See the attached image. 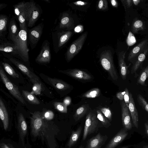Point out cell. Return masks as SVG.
<instances>
[{
  "label": "cell",
  "mask_w": 148,
  "mask_h": 148,
  "mask_svg": "<svg viewBox=\"0 0 148 148\" xmlns=\"http://www.w3.org/2000/svg\"><path fill=\"white\" fill-rule=\"evenodd\" d=\"M27 29L20 30L18 36L12 41L17 49L20 60L29 62V49L27 46Z\"/></svg>",
  "instance_id": "6da1fadb"
},
{
  "label": "cell",
  "mask_w": 148,
  "mask_h": 148,
  "mask_svg": "<svg viewBox=\"0 0 148 148\" xmlns=\"http://www.w3.org/2000/svg\"><path fill=\"white\" fill-rule=\"evenodd\" d=\"M100 60L101 66L109 73L112 78L116 80L118 79V76L110 51L106 50L102 52L100 55Z\"/></svg>",
  "instance_id": "7a4b0ae2"
},
{
  "label": "cell",
  "mask_w": 148,
  "mask_h": 148,
  "mask_svg": "<svg viewBox=\"0 0 148 148\" xmlns=\"http://www.w3.org/2000/svg\"><path fill=\"white\" fill-rule=\"evenodd\" d=\"M56 30L52 32V38L53 49L57 53L69 40L73 33L70 31Z\"/></svg>",
  "instance_id": "3957f363"
},
{
  "label": "cell",
  "mask_w": 148,
  "mask_h": 148,
  "mask_svg": "<svg viewBox=\"0 0 148 148\" xmlns=\"http://www.w3.org/2000/svg\"><path fill=\"white\" fill-rule=\"evenodd\" d=\"M1 52L22 72L26 75L33 84L36 83L41 84L40 78L16 58L5 52L2 51Z\"/></svg>",
  "instance_id": "277c9868"
},
{
  "label": "cell",
  "mask_w": 148,
  "mask_h": 148,
  "mask_svg": "<svg viewBox=\"0 0 148 148\" xmlns=\"http://www.w3.org/2000/svg\"><path fill=\"white\" fill-rule=\"evenodd\" d=\"M29 2H21L14 6L15 14L19 24L20 30L27 29V21Z\"/></svg>",
  "instance_id": "5b68a950"
},
{
  "label": "cell",
  "mask_w": 148,
  "mask_h": 148,
  "mask_svg": "<svg viewBox=\"0 0 148 148\" xmlns=\"http://www.w3.org/2000/svg\"><path fill=\"white\" fill-rule=\"evenodd\" d=\"M0 76L2 81L11 94L23 104H26L25 99L18 88L8 78L1 65L0 66Z\"/></svg>",
  "instance_id": "8992f818"
},
{
  "label": "cell",
  "mask_w": 148,
  "mask_h": 148,
  "mask_svg": "<svg viewBox=\"0 0 148 148\" xmlns=\"http://www.w3.org/2000/svg\"><path fill=\"white\" fill-rule=\"evenodd\" d=\"M87 35V32H85L70 45L66 53V58L68 62H70L80 51Z\"/></svg>",
  "instance_id": "52a82bcc"
},
{
  "label": "cell",
  "mask_w": 148,
  "mask_h": 148,
  "mask_svg": "<svg viewBox=\"0 0 148 148\" xmlns=\"http://www.w3.org/2000/svg\"><path fill=\"white\" fill-rule=\"evenodd\" d=\"M42 10L40 6L34 1L29 2L27 24L29 27H32L40 17Z\"/></svg>",
  "instance_id": "ba28073f"
},
{
  "label": "cell",
  "mask_w": 148,
  "mask_h": 148,
  "mask_svg": "<svg viewBox=\"0 0 148 148\" xmlns=\"http://www.w3.org/2000/svg\"><path fill=\"white\" fill-rule=\"evenodd\" d=\"M96 115L90 112L87 115L84 130L82 139L85 140L88 136L94 132L97 127L98 121Z\"/></svg>",
  "instance_id": "9c48e42d"
},
{
  "label": "cell",
  "mask_w": 148,
  "mask_h": 148,
  "mask_svg": "<svg viewBox=\"0 0 148 148\" xmlns=\"http://www.w3.org/2000/svg\"><path fill=\"white\" fill-rule=\"evenodd\" d=\"M42 113L39 111H36L31 118V126L32 134L35 136H38L39 132L45 125Z\"/></svg>",
  "instance_id": "30bf717a"
},
{
  "label": "cell",
  "mask_w": 148,
  "mask_h": 148,
  "mask_svg": "<svg viewBox=\"0 0 148 148\" xmlns=\"http://www.w3.org/2000/svg\"><path fill=\"white\" fill-rule=\"evenodd\" d=\"M50 42L47 40L43 42L40 52L35 59V61L41 64H49L51 59Z\"/></svg>",
  "instance_id": "8fae6325"
},
{
  "label": "cell",
  "mask_w": 148,
  "mask_h": 148,
  "mask_svg": "<svg viewBox=\"0 0 148 148\" xmlns=\"http://www.w3.org/2000/svg\"><path fill=\"white\" fill-rule=\"evenodd\" d=\"M43 28L44 23L42 22L29 29V41L32 49L36 46L42 35Z\"/></svg>",
  "instance_id": "7c38bea8"
},
{
  "label": "cell",
  "mask_w": 148,
  "mask_h": 148,
  "mask_svg": "<svg viewBox=\"0 0 148 148\" xmlns=\"http://www.w3.org/2000/svg\"><path fill=\"white\" fill-rule=\"evenodd\" d=\"M0 51L8 53L20 60L17 47L12 41L6 38L3 40H0Z\"/></svg>",
  "instance_id": "4fadbf2b"
},
{
  "label": "cell",
  "mask_w": 148,
  "mask_h": 148,
  "mask_svg": "<svg viewBox=\"0 0 148 148\" xmlns=\"http://www.w3.org/2000/svg\"><path fill=\"white\" fill-rule=\"evenodd\" d=\"M40 75L43 80L56 90L58 91L65 90L70 88V85L66 82L61 79L51 78L45 75Z\"/></svg>",
  "instance_id": "5bb4252c"
},
{
  "label": "cell",
  "mask_w": 148,
  "mask_h": 148,
  "mask_svg": "<svg viewBox=\"0 0 148 148\" xmlns=\"http://www.w3.org/2000/svg\"><path fill=\"white\" fill-rule=\"evenodd\" d=\"M58 72L73 78L80 80H88L92 78L91 76L87 72L78 69L59 70Z\"/></svg>",
  "instance_id": "9a60e30c"
},
{
  "label": "cell",
  "mask_w": 148,
  "mask_h": 148,
  "mask_svg": "<svg viewBox=\"0 0 148 148\" xmlns=\"http://www.w3.org/2000/svg\"><path fill=\"white\" fill-rule=\"evenodd\" d=\"M148 46V40H142L131 50L128 55V60L134 62L139 55Z\"/></svg>",
  "instance_id": "2e32d148"
},
{
  "label": "cell",
  "mask_w": 148,
  "mask_h": 148,
  "mask_svg": "<svg viewBox=\"0 0 148 148\" xmlns=\"http://www.w3.org/2000/svg\"><path fill=\"white\" fill-rule=\"evenodd\" d=\"M121 110L122 122L124 128L127 131L131 129L132 127L130 114L129 112L128 107L127 106L124 100L121 102Z\"/></svg>",
  "instance_id": "e0dca14e"
},
{
  "label": "cell",
  "mask_w": 148,
  "mask_h": 148,
  "mask_svg": "<svg viewBox=\"0 0 148 148\" xmlns=\"http://www.w3.org/2000/svg\"><path fill=\"white\" fill-rule=\"evenodd\" d=\"M74 26V21L68 13L64 12L62 13L59 18L58 29H66L69 30ZM57 30V29H56Z\"/></svg>",
  "instance_id": "ac0fdd59"
},
{
  "label": "cell",
  "mask_w": 148,
  "mask_h": 148,
  "mask_svg": "<svg viewBox=\"0 0 148 148\" xmlns=\"http://www.w3.org/2000/svg\"><path fill=\"white\" fill-rule=\"evenodd\" d=\"M127 131L124 128L121 129L104 148H115L128 135Z\"/></svg>",
  "instance_id": "d6986e66"
},
{
  "label": "cell",
  "mask_w": 148,
  "mask_h": 148,
  "mask_svg": "<svg viewBox=\"0 0 148 148\" xmlns=\"http://www.w3.org/2000/svg\"><path fill=\"white\" fill-rule=\"evenodd\" d=\"M108 138L107 135H102L99 133L88 140L86 148H101Z\"/></svg>",
  "instance_id": "ffe728a7"
},
{
  "label": "cell",
  "mask_w": 148,
  "mask_h": 148,
  "mask_svg": "<svg viewBox=\"0 0 148 148\" xmlns=\"http://www.w3.org/2000/svg\"><path fill=\"white\" fill-rule=\"evenodd\" d=\"M129 96L130 100L128 105L129 110L132 118L133 124L136 128H138L139 121L138 112L135 106L132 95L130 92L129 93Z\"/></svg>",
  "instance_id": "44dd1931"
},
{
  "label": "cell",
  "mask_w": 148,
  "mask_h": 148,
  "mask_svg": "<svg viewBox=\"0 0 148 148\" xmlns=\"http://www.w3.org/2000/svg\"><path fill=\"white\" fill-rule=\"evenodd\" d=\"M126 51H122L118 53V63L121 76L123 80L126 79L128 67L125 61Z\"/></svg>",
  "instance_id": "7402d4cb"
},
{
  "label": "cell",
  "mask_w": 148,
  "mask_h": 148,
  "mask_svg": "<svg viewBox=\"0 0 148 148\" xmlns=\"http://www.w3.org/2000/svg\"><path fill=\"white\" fill-rule=\"evenodd\" d=\"M8 31L7 39L9 40L12 41L18 36L20 31L14 16H13L9 21Z\"/></svg>",
  "instance_id": "603a6c76"
},
{
  "label": "cell",
  "mask_w": 148,
  "mask_h": 148,
  "mask_svg": "<svg viewBox=\"0 0 148 148\" xmlns=\"http://www.w3.org/2000/svg\"><path fill=\"white\" fill-rule=\"evenodd\" d=\"M18 127L21 139L23 144L24 138L27 132V126L24 116L21 113H19L18 116Z\"/></svg>",
  "instance_id": "cb8c5ba5"
},
{
  "label": "cell",
  "mask_w": 148,
  "mask_h": 148,
  "mask_svg": "<svg viewBox=\"0 0 148 148\" xmlns=\"http://www.w3.org/2000/svg\"><path fill=\"white\" fill-rule=\"evenodd\" d=\"M9 18L6 15H0V40L6 39L9 23Z\"/></svg>",
  "instance_id": "d4e9b609"
},
{
  "label": "cell",
  "mask_w": 148,
  "mask_h": 148,
  "mask_svg": "<svg viewBox=\"0 0 148 148\" xmlns=\"http://www.w3.org/2000/svg\"><path fill=\"white\" fill-rule=\"evenodd\" d=\"M0 118L5 130L8 128L9 125V118L7 111L4 103L0 98Z\"/></svg>",
  "instance_id": "484cf974"
},
{
  "label": "cell",
  "mask_w": 148,
  "mask_h": 148,
  "mask_svg": "<svg viewBox=\"0 0 148 148\" xmlns=\"http://www.w3.org/2000/svg\"><path fill=\"white\" fill-rule=\"evenodd\" d=\"M148 53V46L137 57L134 62L131 71V74L135 73L145 60Z\"/></svg>",
  "instance_id": "4316f807"
},
{
  "label": "cell",
  "mask_w": 148,
  "mask_h": 148,
  "mask_svg": "<svg viewBox=\"0 0 148 148\" xmlns=\"http://www.w3.org/2000/svg\"><path fill=\"white\" fill-rule=\"evenodd\" d=\"M82 130V127L80 126L76 131L72 132L67 144L69 148H71L76 144L80 135Z\"/></svg>",
  "instance_id": "83f0119b"
},
{
  "label": "cell",
  "mask_w": 148,
  "mask_h": 148,
  "mask_svg": "<svg viewBox=\"0 0 148 148\" xmlns=\"http://www.w3.org/2000/svg\"><path fill=\"white\" fill-rule=\"evenodd\" d=\"M22 95L24 99H25L30 104L38 105L40 103L38 99L32 92H30L27 90H22Z\"/></svg>",
  "instance_id": "f1b7e54d"
},
{
  "label": "cell",
  "mask_w": 148,
  "mask_h": 148,
  "mask_svg": "<svg viewBox=\"0 0 148 148\" xmlns=\"http://www.w3.org/2000/svg\"><path fill=\"white\" fill-rule=\"evenodd\" d=\"M88 108V104H84L79 107L73 115L75 120V121H78L83 117L87 112Z\"/></svg>",
  "instance_id": "f546056e"
},
{
  "label": "cell",
  "mask_w": 148,
  "mask_h": 148,
  "mask_svg": "<svg viewBox=\"0 0 148 148\" xmlns=\"http://www.w3.org/2000/svg\"><path fill=\"white\" fill-rule=\"evenodd\" d=\"M148 77V65L142 71L138 79V83L142 86L145 85V81Z\"/></svg>",
  "instance_id": "4dcf8cb0"
},
{
  "label": "cell",
  "mask_w": 148,
  "mask_h": 148,
  "mask_svg": "<svg viewBox=\"0 0 148 148\" xmlns=\"http://www.w3.org/2000/svg\"><path fill=\"white\" fill-rule=\"evenodd\" d=\"M100 94V91L98 88H92L84 93L82 97L87 98H95Z\"/></svg>",
  "instance_id": "1f68e13d"
},
{
  "label": "cell",
  "mask_w": 148,
  "mask_h": 148,
  "mask_svg": "<svg viewBox=\"0 0 148 148\" xmlns=\"http://www.w3.org/2000/svg\"><path fill=\"white\" fill-rule=\"evenodd\" d=\"M2 65L6 72L14 78L19 77L18 75L8 63L3 62L2 63Z\"/></svg>",
  "instance_id": "d6a6232c"
},
{
  "label": "cell",
  "mask_w": 148,
  "mask_h": 148,
  "mask_svg": "<svg viewBox=\"0 0 148 148\" xmlns=\"http://www.w3.org/2000/svg\"><path fill=\"white\" fill-rule=\"evenodd\" d=\"M144 29V25L143 22L140 20L135 21L133 23L132 26V31L134 33H136L140 30Z\"/></svg>",
  "instance_id": "836d02e7"
},
{
  "label": "cell",
  "mask_w": 148,
  "mask_h": 148,
  "mask_svg": "<svg viewBox=\"0 0 148 148\" xmlns=\"http://www.w3.org/2000/svg\"><path fill=\"white\" fill-rule=\"evenodd\" d=\"M97 117L101 122L103 126L106 128H108L111 125L109 120L102 113L100 110L97 111Z\"/></svg>",
  "instance_id": "e575fe53"
},
{
  "label": "cell",
  "mask_w": 148,
  "mask_h": 148,
  "mask_svg": "<svg viewBox=\"0 0 148 148\" xmlns=\"http://www.w3.org/2000/svg\"><path fill=\"white\" fill-rule=\"evenodd\" d=\"M53 104L55 108L60 112H67V106L63 102L55 101L53 103Z\"/></svg>",
  "instance_id": "d590c367"
},
{
  "label": "cell",
  "mask_w": 148,
  "mask_h": 148,
  "mask_svg": "<svg viewBox=\"0 0 148 148\" xmlns=\"http://www.w3.org/2000/svg\"><path fill=\"white\" fill-rule=\"evenodd\" d=\"M137 100L139 105L148 113V103L143 96L140 94L137 96Z\"/></svg>",
  "instance_id": "8d00e7d4"
},
{
  "label": "cell",
  "mask_w": 148,
  "mask_h": 148,
  "mask_svg": "<svg viewBox=\"0 0 148 148\" xmlns=\"http://www.w3.org/2000/svg\"><path fill=\"white\" fill-rule=\"evenodd\" d=\"M126 43L128 46H131L136 42V40L134 34L130 31L127 36Z\"/></svg>",
  "instance_id": "74e56055"
},
{
  "label": "cell",
  "mask_w": 148,
  "mask_h": 148,
  "mask_svg": "<svg viewBox=\"0 0 148 148\" xmlns=\"http://www.w3.org/2000/svg\"><path fill=\"white\" fill-rule=\"evenodd\" d=\"M100 110L101 113L109 121H112V113L109 108L106 107H103L101 108Z\"/></svg>",
  "instance_id": "f35d334b"
},
{
  "label": "cell",
  "mask_w": 148,
  "mask_h": 148,
  "mask_svg": "<svg viewBox=\"0 0 148 148\" xmlns=\"http://www.w3.org/2000/svg\"><path fill=\"white\" fill-rule=\"evenodd\" d=\"M41 85V84L39 83L34 84L32 88V92L36 95L40 94L42 90Z\"/></svg>",
  "instance_id": "ab89813d"
},
{
  "label": "cell",
  "mask_w": 148,
  "mask_h": 148,
  "mask_svg": "<svg viewBox=\"0 0 148 148\" xmlns=\"http://www.w3.org/2000/svg\"><path fill=\"white\" fill-rule=\"evenodd\" d=\"M42 114L43 118L47 120H51L54 118V114L53 112L49 110L45 111Z\"/></svg>",
  "instance_id": "60d3db41"
},
{
  "label": "cell",
  "mask_w": 148,
  "mask_h": 148,
  "mask_svg": "<svg viewBox=\"0 0 148 148\" xmlns=\"http://www.w3.org/2000/svg\"><path fill=\"white\" fill-rule=\"evenodd\" d=\"M99 9L101 10H106L108 8V2L106 0H100L98 4Z\"/></svg>",
  "instance_id": "b9f144b4"
},
{
  "label": "cell",
  "mask_w": 148,
  "mask_h": 148,
  "mask_svg": "<svg viewBox=\"0 0 148 148\" xmlns=\"http://www.w3.org/2000/svg\"><path fill=\"white\" fill-rule=\"evenodd\" d=\"M121 1L125 10L131 7L133 3L132 0H122Z\"/></svg>",
  "instance_id": "7bdbcfd3"
},
{
  "label": "cell",
  "mask_w": 148,
  "mask_h": 148,
  "mask_svg": "<svg viewBox=\"0 0 148 148\" xmlns=\"http://www.w3.org/2000/svg\"><path fill=\"white\" fill-rule=\"evenodd\" d=\"M124 91L125 92L124 95V101L127 106L128 107L130 100L129 93L127 88H125Z\"/></svg>",
  "instance_id": "ee69618b"
},
{
  "label": "cell",
  "mask_w": 148,
  "mask_h": 148,
  "mask_svg": "<svg viewBox=\"0 0 148 148\" xmlns=\"http://www.w3.org/2000/svg\"><path fill=\"white\" fill-rule=\"evenodd\" d=\"M124 91L123 92H118L116 94V97L120 100L122 101L124 99Z\"/></svg>",
  "instance_id": "f6af8a7d"
},
{
  "label": "cell",
  "mask_w": 148,
  "mask_h": 148,
  "mask_svg": "<svg viewBox=\"0 0 148 148\" xmlns=\"http://www.w3.org/2000/svg\"><path fill=\"white\" fill-rule=\"evenodd\" d=\"M63 103L67 106L69 105L71 103V98L69 96L66 97L64 99Z\"/></svg>",
  "instance_id": "bcb514c9"
},
{
  "label": "cell",
  "mask_w": 148,
  "mask_h": 148,
  "mask_svg": "<svg viewBox=\"0 0 148 148\" xmlns=\"http://www.w3.org/2000/svg\"><path fill=\"white\" fill-rule=\"evenodd\" d=\"M73 3L77 5L83 6L86 5L87 4V3L82 1H78L73 2Z\"/></svg>",
  "instance_id": "7dc6e473"
},
{
  "label": "cell",
  "mask_w": 148,
  "mask_h": 148,
  "mask_svg": "<svg viewBox=\"0 0 148 148\" xmlns=\"http://www.w3.org/2000/svg\"><path fill=\"white\" fill-rule=\"evenodd\" d=\"M113 7L115 8H117L118 6V4L117 1L116 0H111L110 1Z\"/></svg>",
  "instance_id": "c3c4849f"
},
{
  "label": "cell",
  "mask_w": 148,
  "mask_h": 148,
  "mask_svg": "<svg viewBox=\"0 0 148 148\" xmlns=\"http://www.w3.org/2000/svg\"><path fill=\"white\" fill-rule=\"evenodd\" d=\"M82 26L81 25H78L75 28V32H80L82 30Z\"/></svg>",
  "instance_id": "681fc988"
},
{
  "label": "cell",
  "mask_w": 148,
  "mask_h": 148,
  "mask_svg": "<svg viewBox=\"0 0 148 148\" xmlns=\"http://www.w3.org/2000/svg\"><path fill=\"white\" fill-rule=\"evenodd\" d=\"M7 6V4L4 3H0V11L3 9L6 8Z\"/></svg>",
  "instance_id": "f907efd6"
},
{
  "label": "cell",
  "mask_w": 148,
  "mask_h": 148,
  "mask_svg": "<svg viewBox=\"0 0 148 148\" xmlns=\"http://www.w3.org/2000/svg\"><path fill=\"white\" fill-rule=\"evenodd\" d=\"M145 131L148 135V123L146 122L144 124Z\"/></svg>",
  "instance_id": "816d5d0a"
},
{
  "label": "cell",
  "mask_w": 148,
  "mask_h": 148,
  "mask_svg": "<svg viewBox=\"0 0 148 148\" xmlns=\"http://www.w3.org/2000/svg\"><path fill=\"white\" fill-rule=\"evenodd\" d=\"M1 148H10L7 145L4 143H2L0 144Z\"/></svg>",
  "instance_id": "f5cc1de1"
},
{
  "label": "cell",
  "mask_w": 148,
  "mask_h": 148,
  "mask_svg": "<svg viewBox=\"0 0 148 148\" xmlns=\"http://www.w3.org/2000/svg\"><path fill=\"white\" fill-rule=\"evenodd\" d=\"M133 3L135 5H137L140 3V0H133Z\"/></svg>",
  "instance_id": "db71d44e"
},
{
  "label": "cell",
  "mask_w": 148,
  "mask_h": 148,
  "mask_svg": "<svg viewBox=\"0 0 148 148\" xmlns=\"http://www.w3.org/2000/svg\"><path fill=\"white\" fill-rule=\"evenodd\" d=\"M131 145H128V146H125V147H121V148H128L129 147H131Z\"/></svg>",
  "instance_id": "11a10c76"
},
{
  "label": "cell",
  "mask_w": 148,
  "mask_h": 148,
  "mask_svg": "<svg viewBox=\"0 0 148 148\" xmlns=\"http://www.w3.org/2000/svg\"><path fill=\"white\" fill-rule=\"evenodd\" d=\"M143 148H148V145H146L144 146L143 147Z\"/></svg>",
  "instance_id": "9f6ffc18"
},
{
  "label": "cell",
  "mask_w": 148,
  "mask_h": 148,
  "mask_svg": "<svg viewBox=\"0 0 148 148\" xmlns=\"http://www.w3.org/2000/svg\"><path fill=\"white\" fill-rule=\"evenodd\" d=\"M44 1L47 3H50V1L49 0H44Z\"/></svg>",
  "instance_id": "6f0895ef"
},
{
  "label": "cell",
  "mask_w": 148,
  "mask_h": 148,
  "mask_svg": "<svg viewBox=\"0 0 148 148\" xmlns=\"http://www.w3.org/2000/svg\"><path fill=\"white\" fill-rule=\"evenodd\" d=\"M79 148H84V147L82 146H81L79 147Z\"/></svg>",
  "instance_id": "680465c9"
}]
</instances>
